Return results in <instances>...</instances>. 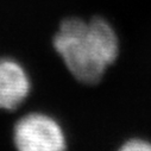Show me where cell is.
Returning a JSON list of instances; mask_svg holds the SVG:
<instances>
[{
  "mask_svg": "<svg viewBox=\"0 0 151 151\" xmlns=\"http://www.w3.org/2000/svg\"><path fill=\"white\" fill-rule=\"evenodd\" d=\"M54 48L75 79L94 85L116 61L119 44L114 30L106 20L70 18L62 22L54 37Z\"/></svg>",
  "mask_w": 151,
  "mask_h": 151,
  "instance_id": "obj_1",
  "label": "cell"
},
{
  "mask_svg": "<svg viewBox=\"0 0 151 151\" xmlns=\"http://www.w3.org/2000/svg\"><path fill=\"white\" fill-rule=\"evenodd\" d=\"M30 93V80L23 67L10 58H0V109L19 107Z\"/></svg>",
  "mask_w": 151,
  "mask_h": 151,
  "instance_id": "obj_3",
  "label": "cell"
},
{
  "mask_svg": "<svg viewBox=\"0 0 151 151\" xmlns=\"http://www.w3.org/2000/svg\"><path fill=\"white\" fill-rule=\"evenodd\" d=\"M122 150L124 151H151V144L142 139H132V140L126 142L122 146Z\"/></svg>",
  "mask_w": 151,
  "mask_h": 151,
  "instance_id": "obj_4",
  "label": "cell"
},
{
  "mask_svg": "<svg viewBox=\"0 0 151 151\" xmlns=\"http://www.w3.org/2000/svg\"><path fill=\"white\" fill-rule=\"evenodd\" d=\"M13 140L20 151H61L65 138L61 126L49 116L31 113L14 126Z\"/></svg>",
  "mask_w": 151,
  "mask_h": 151,
  "instance_id": "obj_2",
  "label": "cell"
}]
</instances>
